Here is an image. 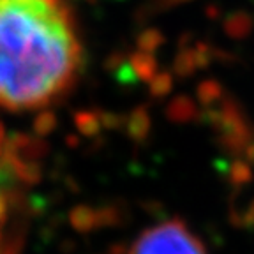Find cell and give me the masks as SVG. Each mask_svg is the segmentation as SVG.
Wrapping results in <instances>:
<instances>
[{
    "mask_svg": "<svg viewBox=\"0 0 254 254\" xmlns=\"http://www.w3.org/2000/svg\"><path fill=\"white\" fill-rule=\"evenodd\" d=\"M81 64L67 0H0V108L50 106L71 90Z\"/></svg>",
    "mask_w": 254,
    "mask_h": 254,
    "instance_id": "1",
    "label": "cell"
},
{
    "mask_svg": "<svg viewBox=\"0 0 254 254\" xmlns=\"http://www.w3.org/2000/svg\"><path fill=\"white\" fill-rule=\"evenodd\" d=\"M21 184V170L0 131V254H14Z\"/></svg>",
    "mask_w": 254,
    "mask_h": 254,
    "instance_id": "2",
    "label": "cell"
},
{
    "mask_svg": "<svg viewBox=\"0 0 254 254\" xmlns=\"http://www.w3.org/2000/svg\"><path fill=\"white\" fill-rule=\"evenodd\" d=\"M129 254H206V251L184 222L166 221L143 231Z\"/></svg>",
    "mask_w": 254,
    "mask_h": 254,
    "instance_id": "3",
    "label": "cell"
}]
</instances>
